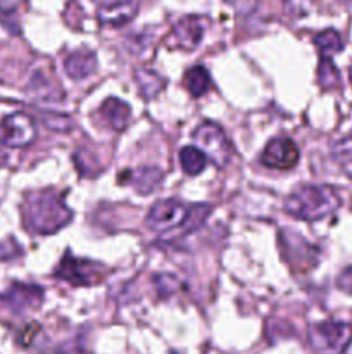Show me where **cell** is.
<instances>
[{"instance_id": "30bf717a", "label": "cell", "mask_w": 352, "mask_h": 354, "mask_svg": "<svg viewBox=\"0 0 352 354\" xmlns=\"http://www.w3.org/2000/svg\"><path fill=\"white\" fill-rule=\"evenodd\" d=\"M138 12L137 0H114L99 9V21L106 26L119 28L130 23Z\"/></svg>"}, {"instance_id": "44dd1931", "label": "cell", "mask_w": 352, "mask_h": 354, "mask_svg": "<svg viewBox=\"0 0 352 354\" xmlns=\"http://www.w3.org/2000/svg\"><path fill=\"white\" fill-rule=\"evenodd\" d=\"M317 82L323 88L331 90L335 86H338L340 83V75H338L337 68L331 62L330 57H323L320 62V68H317Z\"/></svg>"}, {"instance_id": "ba28073f", "label": "cell", "mask_w": 352, "mask_h": 354, "mask_svg": "<svg viewBox=\"0 0 352 354\" xmlns=\"http://www.w3.org/2000/svg\"><path fill=\"white\" fill-rule=\"evenodd\" d=\"M43 299V290L37 286L12 283L3 294H0V304L14 315H23L26 311L37 310Z\"/></svg>"}, {"instance_id": "6da1fadb", "label": "cell", "mask_w": 352, "mask_h": 354, "mask_svg": "<svg viewBox=\"0 0 352 354\" xmlns=\"http://www.w3.org/2000/svg\"><path fill=\"white\" fill-rule=\"evenodd\" d=\"M23 220L28 230L50 235L71 221V209L54 190H38L28 194L24 199Z\"/></svg>"}, {"instance_id": "5bb4252c", "label": "cell", "mask_w": 352, "mask_h": 354, "mask_svg": "<svg viewBox=\"0 0 352 354\" xmlns=\"http://www.w3.org/2000/svg\"><path fill=\"white\" fill-rule=\"evenodd\" d=\"M97 55L92 50H76L64 62L66 75L72 80H83L95 71Z\"/></svg>"}, {"instance_id": "4fadbf2b", "label": "cell", "mask_w": 352, "mask_h": 354, "mask_svg": "<svg viewBox=\"0 0 352 354\" xmlns=\"http://www.w3.org/2000/svg\"><path fill=\"white\" fill-rule=\"evenodd\" d=\"M99 113L107 123V127L113 128L114 131L124 130L131 118L130 106L124 100L116 99V97H109L107 100H104Z\"/></svg>"}, {"instance_id": "e0dca14e", "label": "cell", "mask_w": 352, "mask_h": 354, "mask_svg": "<svg viewBox=\"0 0 352 354\" xmlns=\"http://www.w3.org/2000/svg\"><path fill=\"white\" fill-rule=\"evenodd\" d=\"M135 78H137L138 88H140V92L144 93V97H147V99H154V97L164 88V82H162L161 76H159L157 73L150 71V69H137V71H135Z\"/></svg>"}, {"instance_id": "2e32d148", "label": "cell", "mask_w": 352, "mask_h": 354, "mask_svg": "<svg viewBox=\"0 0 352 354\" xmlns=\"http://www.w3.org/2000/svg\"><path fill=\"white\" fill-rule=\"evenodd\" d=\"M179 165L186 175L197 176L206 169L207 158L200 149H197L195 145H190V147H183L179 151Z\"/></svg>"}, {"instance_id": "ac0fdd59", "label": "cell", "mask_w": 352, "mask_h": 354, "mask_svg": "<svg viewBox=\"0 0 352 354\" xmlns=\"http://www.w3.org/2000/svg\"><path fill=\"white\" fill-rule=\"evenodd\" d=\"M185 83L188 92L193 97H200L209 90L211 86V76L204 66H195V68L190 69L185 76Z\"/></svg>"}, {"instance_id": "d4e9b609", "label": "cell", "mask_w": 352, "mask_h": 354, "mask_svg": "<svg viewBox=\"0 0 352 354\" xmlns=\"http://www.w3.org/2000/svg\"><path fill=\"white\" fill-rule=\"evenodd\" d=\"M3 147H6V145H3L2 142H0V166L6 165L7 159H9V154H7V151Z\"/></svg>"}, {"instance_id": "3957f363", "label": "cell", "mask_w": 352, "mask_h": 354, "mask_svg": "<svg viewBox=\"0 0 352 354\" xmlns=\"http://www.w3.org/2000/svg\"><path fill=\"white\" fill-rule=\"evenodd\" d=\"M309 342L320 354H344L352 342V325L345 322H323L309 330Z\"/></svg>"}, {"instance_id": "7c38bea8", "label": "cell", "mask_w": 352, "mask_h": 354, "mask_svg": "<svg viewBox=\"0 0 352 354\" xmlns=\"http://www.w3.org/2000/svg\"><path fill=\"white\" fill-rule=\"evenodd\" d=\"M28 92L38 104H59L64 100V92L54 82V78L37 71L28 85Z\"/></svg>"}, {"instance_id": "7402d4cb", "label": "cell", "mask_w": 352, "mask_h": 354, "mask_svg": "<svg viewBox=\"0 0 352 354\" xmlns=\"http://www.w3.org/2000/svg\"><path fill=\"white\" fill-rule=\"evenodd\" d=\"M0 24H2L9 33H19V17H17L16 7L9 6V3L6 2H0Z\"/></svg>"}, {"instance_id": "52a82bcc", "label": "cell", "mask_w": 352, "mask_h": 354, "mask_svg": "<svg viewBox=\"0 0 352 354\" xmlns=\"http://www.w3.org/2000/svg\"><path fill=\"white\" fill-rule=\"evenodd\" d=\"M37 137L35 121L24 113L9 114L0 123V142L6 147H26Z\"/></svg>"}, {"instance_id": "7a4b0ae2", "label": "cell", "mask_w": 352, "mask_h": 354, "mask_svg": "<svg viewBox=\"0 0 352 354\" xmlns=\"http://www.w3.org/2000/svg\"><path fill=\"white\" fill-rule=\"evenodd\" d=\"M338 207L340 196L326 185H302L285 201L286 213L307 221L330 216Z\"/></svg>"}, {"instance_id": "d6986e66", "label": "cell", "mask_w": 352, "mask_h": 354, "mask_svg": "<svg viewBox=\"0 0 352 354\" xmlns=\"http://www.w3.org/2000/svg\"><path fill=\"white\" fill-rule=\"evenodd\" d=\"M314 45H316L317 50L321 52L323 57H331V55L342 50L344 40H342V37L338 35V31L324 30L314 37Z\"/></svg>"}, {"instance_id": "8992f818", "label": "cell", "mask_w": 352, "mask_h": 354, "mask_svg": "<svg viewBox=\"0 0 352 354\" xmlns=\"http://www.w3.org/2000/svg\"><path fill=\"white\" fill-rule=\"evenodd\" d=\"M106 270L99 263L86 261V259H76L71 256H64L61 265L55 268L54 275L57 279L66 280L72 286H92L97 283L104 275Z\"/></svg>"}, {"instance_id": "9c48e42d", "label": "cell", "mask_w": 352, "mask_h": 354, "mask_svg": "<svg viewBox=\"0 0 352 354\" xmlns=\"http://www.w3.org/2000/svg\"><path fill=\"white\" fill-rule=\"evenodd\" d=\"M299 149L292 138L278 137L266 145L261 162L273 169H290L299 162Z\"/></svg>"}, {"instance_id": "ffe728a7", "label": "cell", "mask_w": 352, "mask_h": 354, "mask_svg": "<svg viewBox=\"0 0 352 354\" xmlns=\"http://www.w3.org/2000/svg\"><path fill=\"white\" fill-rule=\"evenodd\" d=\"M209 213H211L209 204H193V206H190L185 221H183L182 227L178 228L179 234L186 235L195 232L197 228L202 227V223L206 221V218L209 216Z\"/></svg>"}, {"instance_id": "8fae6325", "label": "cell", "mask_w": 352, "mask_h": 354, "mask_svg": "<svg viewBox=\"0 0 352 354\" xmlns=\"http://www.w3.org/2000/svg\"><path fill=\"white\" fill-rule=\"evenodd\" d=\"M207 30V19L204 16H185L175 24V35L183 48H195L202 41Z\"/></svg>"}, {"instance_id": "cb8c5ba5", "label": "cell", "mask_w": 352, "mask_h": 354, "mask_svg": "<svg viewBox=\"0 0 352 354\" xmlns=\"http://www.w3.org/2000/svg\"><path fill=\"white\" fill-rule=\"evenodd\" d=\"M337 283L338 289L344 290V292L347 294H352V266H349V268H345L344 272L340 273Z\"/></svg>"}, {"instance_id": "484cf974", "label": "cell", "mask_w": 352, "mask_h": 354, "mask_svg": "<svg viewBox=\"0 0 352 354\" xmlns=\"http://www.w3.org/2000/svg\"><path fill=\"white\" fill-rule=\"evenodd\" d=\"M349 76H351V82H352V66H351V71H349Z\"/></svg>"}, {"instance_id": "9a60e30c", "label": "cell", "mask_w": 352, "mask_h": 354, "mask_svg": "<svg viewBox=\"0 0 352 354\" xmlns=\"http://www.w3.org/2000/svg\"><path fill=\"white\" fill-rule=\"evenodd\" d=\"M131 185L135 187L138 194L147 196L152 194L162 183V171L155 166H141L131 171Z\"/></svg>"}, {"instance_id": "603a6c76", "label": "cell", "mask_w": 352, "mask_h": 354, "mask_svg": "<svg viewBox=\"0 0 352 354\" xmlns=\"http://www.w3.org/2000/svg\"><path fill=\"white\" fill-rule=\"evenodd\" d=\"M333 158L340 162H352V135L340 138L333 145Z\"/></svg>"}, {"instance_id": "5b68a950", "label": "cell", "mask_w": 352, "mask_h": 354, "mask_svg": "<svg viewBox=\"0 0 352 354\" xmlns=\"http://www.w3.org/2000/svg\"><path fill=\"white\" fill-rule=\"evenodd\" d=\"M188 206L176 199H164L155 203L147 214V227L150 230L166 234V232H176L185 221Z\"/></svg>"}, {"instance_id": "277c9868", "label": "cell", "mask_w": 352, "mask_h": 354, "mask_svg": "<svg viewBox=\"0 0 352 354\" xmlns=\"http://www.w3.org/2000/svg\"><path fill=\"white\" fill-rule=\"evenodd\" d=\"M193 142H195V147L200 149L206 158L219 168L230 162L231 144L219 124L213 123V121L200 123L193 131Z\"/></svg>"}]
</instances>
